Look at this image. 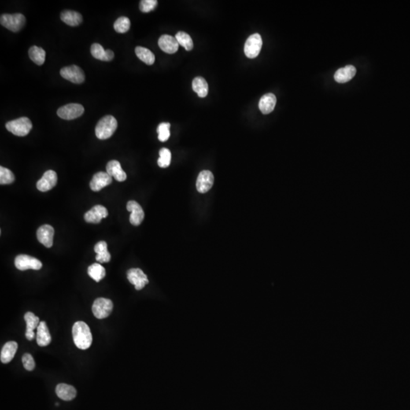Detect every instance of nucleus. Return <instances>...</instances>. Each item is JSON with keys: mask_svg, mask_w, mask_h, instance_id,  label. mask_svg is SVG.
Returning a JSON list of instances; mask_svg holds the SVG:
<instances>
[{"mask_svg": "<svg viewBox=\"0 0 410 410\" xmlns=\"http://www.w3.org/2000/svg\"><path fill=\"white\" fill-rule=\"evenodd\" d=\"M72 337L77 347L80 349L90 348L93 341L91 332L88 325L84 322H77L72 327Z\"/></svg>", "mask_w": 410, "mask_h": 410, "instance_id": "f257e3e1", "label": "nucleus"}, {"mask_svg": "<svg viewBox=\"0 0 410 410\" xmlns=\"http://www.w3.org/2000/svg\"><path fill=\"white\" fill-rule=\"evenodd\" d=\"M117 120L112 116H106L99 120L95 128L97 138L101 140L110 138L117 129Z\"/></svg>", "mask_w": 410, "mask_h": 410, "instance_id": "f03ea898", "label": "nucleus"}, {"mask_svg": "<svg viewBox=\"0 0 410 410\" xmlns=\"http://www.w3.org/2000/svg\"><path fill=\"white\" fill-rule=\"evenodd\" d=\"M32 127V123L27 117L19 118L8 122L5 124V128L8 131L19 137H24L28 135Z\"/></svg>", "mask_w": 410, "mask_h": 410, "instance_id": "7ed1b4c3", "label": "nucleus"}, {"mask_svg": "<svg viewBox=\"0 0 410 410\" xmlns=\"http://www.w3.org/2000/svg\"><path fill=\"white\" fill-rule=\"evenodd\" d=\"M26 19L22 14H4L0 18V23L3 27L12 32H18L22 29L25 24Z\"/></svg>", "mask_w": 410, "mask_h": 410, "instance_id": "20e7f679", "label": "nucleus"}, {"mask_svg": "<svg viewBox=\"0 0 410 410\" xmlns=\"http://www.w3.org/2000/svg\"><path fill=\"white\" fill-rule=\"evenodd\" d=\"M112 309L113 303L109 299H97L92 305V312L98 319H104L109 317Z\"/></svg>", "mask_w": 410, "mask_h": 410, "instance_id": "39448f33", "label": "nucleus"}, {"mask_svg": "<svg viewBox=\"0 0 410 410\" xmlns=\"http://www.w3.org/2000/svg\"><path fill=\"white\" fill-rule=\"evenodd\" d=\"M262 44V38L260 34H252L247 39L244 46L245 56L249 59L256 58L260 53Z\"/></svg>", "mask_w": 410, "mask_h": 410, "instance_id": "423d86ee", "label": "nucleus"}, {"mask_svg": "<svg viewBox=\"0 0 410 410\" xmlns=\"http://www.w3.org/2000/svg\"><path fill=\"white\" fill-rule=\"evenodd\" d=\"M15 265L17 269L20 271H27V270H35L38 271L42 268V263L41 260L27 255H19L15 259Z\"/></svg>", "mask_w": 410, "mask_h": 410, "instance_id": "0eeeda50", "label": "nucleus"}, {"mask_svg": "<svg viewBox=\"0 0 410 410\" xmlns=\"http://www.w3.org/2000/svg\"><path fill=\"white\" fill-rule=\"evenodd\" d=\"M85 112L84 107L79 104H69L61 107L57 110V115L61 119L65 120H72L83 115Z\"/></svg>", "mask_w": 410, "mask_h": 410, "instance_id": "6e6552de", "label": "nucleus"}, {"mask_svg": "<svg viewBox=\"0 0 410 410\" xmlns=\"http://www.w3.org/2000/svg\"><path fill=\"white\" fill-rule=\"evenodd\" d=\"M60 75L63 79L75 84H82L85 82L86 75L83 70L78 65H72L64 67L60 70Z\"/></svg>", "mask_w": 410, "mask_h": 410, "instance_id": "1a4fd4ad", "label": "nucleus"}, {"mask_svg": "<svg viewBox=\"0 0 410 410\" xmlns=\"http://www.w3.org/2000/svg\"><path fill=\"white\" fill-rule=\"evenodd\" d=\"M127 278L136 290H141L149 283L146 274L139 268H131L127 271Z\"/></svg>", "mask_w": 410, "mask_h": 410, "instance_id": "9d476101", "label": "nucleus"}, {"mask_svg": "<svg viewBox=\"0 0 410 410\" xmlns=\"http://www.w3.org/2000/svg\"><path fill=\"white\" fill-rule=\"evenodd\" d=\"M215 176L209 171H203L197 176L196 188L198 193H206L213 186Z\"/></svg>", "mask_w": 410, "mask_h": 410, "instance_id": "9b49d317", "label": "nucleus"}, {"mask_svg": "<svg viewBox=\"0 0 410 410\" xmlns=\"http://www.w3.org/2000/svg\"><path fill=\"white\" fill-rule=\"evenodd\" d=\"M57 180H58V178H57L56 173L53 171H47L44 173L42 178L37 182V188L42 193H46L56 186Z\"/></svg>", "mask_w": 410, "mask_h": 410, "instance_id": "f8f14e48", "label": "nucleus"}, {"mask_svg": "<svg viewBox=\"0 0 410 410\" xmlns=\"http://www.w3.org/2000/svg\"><path fill=\"white\" fill-rule=\"evenodd\" d=\"M127 211L131 212L129 221L133 226H139L145 218V213L141 205L135 201H130L126 205Z\"/></svg>", "mask_w": 410, "mask_h": 410, "instance_id": "ddd939ff", "label": "nucleus"}, {"mask_svg": "<svg viewBox=\"0 0 410 410\" xmlns=\"http://www.w3.org/2000/svg\"><path fill=\"white\" fill-rule=\"evenodd\" d=\"M53 236H54V229L50 225H43L38 229L37 232L38 241L46 248H51L53 246Z\"/></svg>", "mask_w": 410, "mask_h": 410, "instance_id": "4468645a", "label": "nucleus"}, {"mask_svg": "<svg viewBox=\"0 0 410 410\" xmlns=\"http://www.w3.org/2000/svg\"><path fill=\"white\" fill-rule=\"evenodd\" d=\"M108 216V211L102 205H96L85 215V220L87 223H99L104 218Z\"/></svg>", "mask_w": 410, "mask_h": 410, "instance_id": "2eb2a0df", "label": "nucleus"}, {"mask_svg": "<svg viewBox=\"0 0 410 410\" xmlns=\"http://www.w3.org/2000/svg\"><path fill=\"white\" fill-rule=\"evenodd\" d=\"M112 177L105 172H98L94 174L90 182V188L94 192H99L101 189L112 183Z\"/></svg>", "mask_w": 410, "mask_h": 410, "instance_id": "dca6fc26", "label": "nucleus"}, {"mask_svg": "<svg viewBox=\"0 0 410 410\" xmlns=\"http://www.w3.org/2000/svg\"><path fill=\"white\" fill-rule=\"evenodd\" d=\"M158 45L163 51L169 54L176 53L179 46L177 40L168 34H164L159 38Z\"/></svg>", "mask_w": 410, "mask_h": 410, "instance_id": "f3484780", "label": "nucleus"}, {"mask_svg": "<svg viewBox=\"0 0 410 410\" xmlns=\"http://www.w3.org/2000/svg\"><path fill=\"white\" fill-rule=\"evenodd\" d=\"M107 173L111 177L114 178L118 182H124L127 178L126 173L122 168L121 164L117 160H110L107 164Z\"/></svg>", "mask_w": 410, "mask_h": 410, "instance_id": "a211bd4d", "label": "nucleus"}, {"mask_svg": "<svg viewBox=\"0 0 410 410\" xmlns=\"http://www.w3.org/2000/svg\"><path fill=\"white\" fill-rule=\"evenodd\" d=\"M24 321H25L27 327H26L25 337L28 341H32L35 337L34 330L38 328L40 324V319L38 317L34 315L32 312H27L24 315Z\"/></svg>", "mask_w": 410, "mask_h": 410, "instance_id": "6ab92c4d", "label": "nucleus"}, {"mask_svg": "<svg viewBox=\"0 0 410 410\" xmlns=\"http://www.w3.org/2000/svg\"><path fill=\"white\" fill-rule=\"evenodd\" d=\"M57 397L65 401H71L75 398L77 390L72 385L67 384H59L56 388Z\"/></svg>", "mask_w": 410, "mask_h": 410, "instance_id": "aec40b11", "label": "nucleus"}, {"mask_svg": "<svg viewBox=\"0 0 410 410\" xmlns=\"http://www.w3.org/2000/svg\"><path fill=\"white\" fill-rule=\"evenodd\" d=\"M90 53L94 58L101 60V61L109 62L114 58V53L112 50H110V49L105 50L104 47L99 43L92 44L91 47H90Z\"/></svg>", "mask_w": 410, "mask_h": 410, "instance_id": "412c9836", "label": "nucleus"}, {"mask_svg": "<svg viewBox=\"0 0 410 410\" xmlns=\"http://www.w3.org/2000/svg\"><path fill=\"white\" fill-rule=\"evenodd\" d=\"M37 332V343L40 346H46L51 343L52 337L46 322H40Z\"/></svg>", "mask_w": 410, "mask_h": 410, "instance_id": "4be33fe9", "label": "nucleus"}, {"mask_svg": "<svg viewBox=\"0 0 410 410\" xmlns=\"http://www.w3.org/2000/svg\"><path fill=\"white\" fill-rule=\"evenodd\" d=\"M18 349V344L16 341L7 342L2 347L0 354V360L3 364L10 363L16 355Z\"/></svg>", "mask_w": 410, "mask_h": 410, "instance_id": "5701e85b", "label": "nucleus"}, {"mask_svg": "<svg viewBox=\"0 0 410 410\" xmlns=\"http://www.w3.org/2000/svg\"><path fill=\"white\" fill-rule=\"evenodd\" d=\"M277 97L274 94H264L259 101V107L263 114H269L275 108Z\"/></svg>", "mask_w": 410, "mask_h": 410, "instance_id": "b1692460", "label": "nucleus"}, {"mask_svg": "<svg viewBox=\"0 0 410 410\" xmlns=\"http://www.w3.org/2000/svg\"><path fill=\"white\" fill-rule=\"evenodd\" d=\"M356 73V68L353 65H346L337 70L334 75V79L338 83H345L353 79Z\"/></svg>", "mask_w": 410, "mask_h": 410, "instance_id": "393cba45", "label": "nucleus"}, {"mask_svg": "<svg viewBox=\"0 0 410 410\" xmlns=\"http://www.w3.org/2000/svg\"><path fill=\"white\" fill-rule=\"evenodd\" d=\"M61 20L63 22L68 24V25L72 26V27H76L79 24H82L83 18L82 15L79 12H75V11L65 10L63 11L61 13Z\"/></svg>", "mask_w": 410, "mask_h": 410, "instance_id": "a878e982", "label": "nucleus"}, {"mask_svg": "<svg viewBox=\"0 0 410 410\" xmlns=\"http://www.w3.org/2000/svg\"><path fill=\"white\" fill-rule=\"evenodd\" d=\"M94 252L97 253L96 260L99 263L109 262L111 259V255L108 250V243L105 241H101L97 242L94 246Z\"/></svg>", "mask_w": 410, "mask_h": 410, "instance_id": "bb28decb", "label": "nucleus"}, {"mask_svg": "<svg viewBox=\"0 0 410 410\" xmlns=\"http://www.w3.org/2000/svg\"><path fill=\"white\" fill-rule=\"evenodd\" d=\"M193 90L200 97H205L208 94V85L202 77H196L193 82Z\"/></svg>", "mask_w": 410, "mask_h": 410, "instance_id": "cd10ccee", "label": "nucleus"}, {"mask_svg": "<svg viewBox=\"0 0 410 410\" xmlns=\"http://www.w3.org/2000/svg\"><path fill=\"white\" fill-rule=\"evenodd\" d=\"M30 58L36 63L37 65H42L45 62L46 59V52L43 48L39 47V46H33L30 48L29 52Z\"/></svg>", "mask_w": 410, "mask_h": 410, "instance_id": "c85d7f7f", "label": "nucleus"}, {"mask_svg": "<svg viewBox=\"0 0 410 410\" xmlns=\"http://www.w3.org/2000/svg\"><path fill=\"white\" fill-rule=\"evenodd\" d=\"M135 54L138 58L144 62L147 65H153L155 62V56L150 49L142 46H137L135 48Z\"/></svg>", "mask_w": 410, "mask_h": 410, "instance_id": "c756f323", "label": "nucleus"}, {"mask_svg": "<svg viewBox=\"0 0 410 410\" xmlns=\"http://www.w3.org/2000/svg\"><path fill=\"white\" fill-rule=\"evenodd\" d=\"M87 274L96 282H100L106 276V270L101 264H93L87 268Z\"/></svg>", "mask_w": 410, "mask_h": 410, "instance_id": "7c9ffc66", "label": "nucleus"}, {"mask_svg": "<svg viewBox=\"0 0 410 410\" xmlns=\"http://www.w3.org/2000/svg\"><path fill=\"white\" fill-rule=\"evenodd\" d=\"M175 39L177 40L178 43L180 46H183L187 51H191L193 49V41L190 35L187 33L179 31L175 34Z\"/></svg>", "mask_w": 410, "mask_h": 410, "instance_id": "2f4dec72", "label": "nucleus"}, {"mask_svg": "<svg viewBox=\"0 0 410 410\" xmlns=\"http://www.w3.org/2000/svg\"><path fill=\"white\" fill-rule=\"evenodd\" d=\"M115 31L119 34H124L127 32L130 29L131 27V22L129 19L127 17H120L115 22L114 25Z\"/></svg>", "mask_w": 410, "mask_h": 410, "instance_id": "473e14b6", "label": "nucleus"}, {"mask_svg": "<svg viewBox=\"0 0 410 410\" xmlns=\"http://www.w3.org/2000/svg\"><path fill=\"white\" fill-rule=\"evenodd\" d=\"M159 153H160V157L157 160V164L161 168H167L171 165V158H172L171 151L167 148H162Z\"/></svg>", "mask_w": 410, "mask_h": 410, "instance_id": "72a5a7b5", "label": "nucleus"}, {"mask_svg": "<svg viewBox=\"0 0 410 410\" xmlns=\"http://www.w3.org/2000/svg\"><path fill=\"white\" fill-rule=\"evenodd\" d=\"M15 175L13 173L5 167H0V184L1 185H8L12 184L15 181Z\"/></svg>", "mask_w": 410, "mask_h": 410, "instance_id": "f704fd0d", "label": "nucleus"}, {"mask_svg": "<svg viewBox=\"0 0 410 410\" xmlns=\"http://www.w3.org/2000/svg\"><path fill=\"white\" fill-rule=\"evenodd\" d=\"M171 124L169 123H162L157 127V131L158 133V139L162 142H165L171 136Z\"/></svg>", "mask_w": 410, "mask_h": 410, "instance_id": "c9c22d12", "label": "nucleus"}, {"mask_svg": "<svg viewBox=\"0 0 410 410\" xmlns=\"http://www.w3.org/2000/svg\"><path fill=\"white\" fill-rule=\"evenodd\" d=\"M157 0H142L140 2V10L142 12H150L157 7Z\"/></svg>", "mask_w": 410, "mask_h": 410, "instance_id": "e433bc0d", "label": "nucleus"}, {"mask_svg": "<svg viewBox=\"0 0 410 410\" xmlns=\"http://www.w3.org/2000/svg\"><path fill=\"white\" fill-rule=\"evenodd\" d=\"M23 366L27 371H33L35 367V362L34 358L29 353H25L22 356Z\"/></svg>", "mask_w": 410, "mask_h": 410, "instance_id": "4c0bfd02", "label": "nucleus"}, {"mask_svg": "<svg viewBox=\"0 0 410 410\" xmlns=\"http://www.w3.org/2000/svg\"><path fill=\"white\" fill-rule=\"evenodd\" d=\"M59 405H60V404H59V403H56V406H59Z\"/></svg>", "mask_w": 410, "mask_h": 410, "instance_id": "58836bf2", "label": "nucleus"}]
</instances>
